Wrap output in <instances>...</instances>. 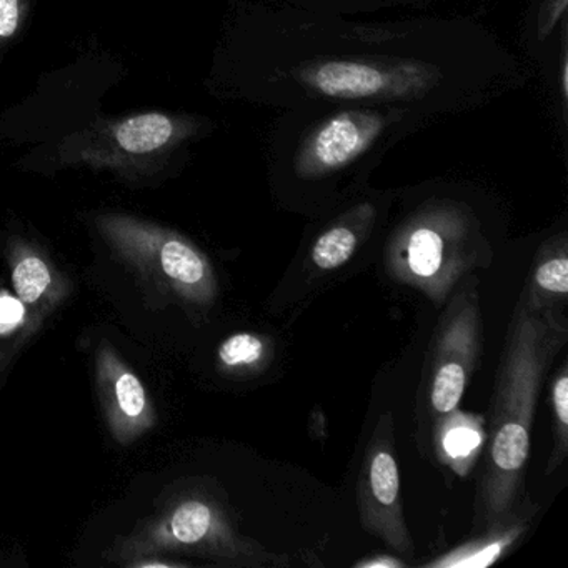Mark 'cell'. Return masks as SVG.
Segmentation results:
<instances>
[{"mask_svg": "<svg viewBox=\"0 0 568 568\" xmlns=\"http://www.w3.org/2000/svg\"><path fill=\"white\" fill-rule=\"evenodd\" d=\"M241 94L294 111L388 105L434 119L521 81L517 59L470 19L352 21L255 0L245 16Z\"/></svg>", "mask_w": 568, "mask_h": 568, "instance_id": "obj_1", "label": "cell"}, {"mask_svg": "<svg viewBox=\"0 0 568 568\" xmlns=\"http://www.w3.org/2000/svg\"><path fill=\"white\" fill-rule=\"evenodd\" d=\"M567 342L564 312L537 311L520 294L491 394L487 457L477 497L478 520L485 527L504 518L520 500L538 395L548 368Z\"/></svg>", "mask_w": 568, "mask_h": 568, "instance_id": "obj_2", "label": "cell"}, {"mask_svg": "<svg viewBox=\"0 0 568 568\" xmlns=\"http://www.w3.org/2000/svg\"><path fill=\"white\" fill-rule=\"evenodd\" d=\"M272 138L275 168L302 184L367 169L430 118L388 105H315L285 111Z\"/></svg>", "mask_w": 568, "mask_h": 568, "instance_id": "obj_3", "label": "cell"}, {"mask_svg": "<svg viewBox=\"0 0 568 568\" xmlns=\"http://www.w3.org/2000/svg\"><path fill=\"white\" fill-rule=\"evenodd\" d=\"M494 251L470 205L430 201L392 234L385 267L398 284L427 295L437 307L475 268L488 267Z\"/></svg>", "mask_w": 568, "mask_h": 568, "instance_id": "obj_4", "label": "cell"}, {"mask_svg": "<svg viewBox=\"0 0 568 568\" xmlns=\"http://www.w3.org/2000/svg\"><path fill=\"white\" fill-rule=\"evenodd\" d=\"M95 227L119 257L162 291L204 307L217 297L211 258L179 232L124 214L99 215Z\"/></svg>", "mask_w": 568, "mask_h": 568, "instance_id": "obj_5", "label": "cell"}, {"mask_svg": "<svg viewBox=\"0 0 568 568\" xmlns=\"http://www.w3.org/2000/svg\"><path fill=\"white\" fill-rule=\"evenodd\" d=\"M199 131L185 115L144 112L102 122L68 139L61 155L71 164L105 169L125 178L151 174Z\"/></svg>", "mask_w": 568, "mask_h": 568, "instance_id": "obj_6", "label": "cell"}, {"mask_svg": "<svg viewBox=\"0 0 568 568\" xmlns=\"http://www.w3.org/2000/svg\"><path fill=\"white\" fill-rule=\"evenodd\" d=\"M435 334L430 371V405L435 415L460 407L481 352L478 284L474 275L462 278L447 298Z\"/></svg>", "mask_w": 568, "mask_h": 568, "instance_id": "obj_7", "label": "cell"}, {"mask_svg": "<svg viewBox=\"0 0 568 568\" xmlns=\"http://www.w3.org/2000/svg\"><path fill=\"white\" fill-rule=\"evenodd\" d=\"M138 545L141 550L185 548L222 564L245 567L285 564L282 555L272 554L257 540L239 534L217 505L201 498L181 501Z\"/></svg>", "mask_w": 568, "mask_h": 568, "instance_id": "obj_8", "label": "cell"}, {"mask_svg": "<svg viewBox=\"0 0 568 568\" xmlns=\"http://www.w3.org/2000/svg\"><path fill=\"white\" fill-rule=\"evenodd\" d=\"M362 525L402 557H414V541L404 517L400 471L394 444V418L385 412L365 448L358 477Z\"/></svg>", "mask_w": 568, "mask_h": 568, "instance_id": "obj_9", "label": "cell"}, {"mask_svg": "<svg viewBox=\"0 0 568 568\" xmlns=\"http://www.w3.org/2000/svg\"><path fill=\"white\" fill-rule=\"evenodd\" d=\"M98 381L109 427L119 444H131L155 425V412L138 375L111 345L99 352Z\"/></svg>", "mask_w": 568, "mask_h": 568, "instance_id": "obj_10", "label": "cell"}, {"mask_svg": "<svg viewBox=\"0 0 568 568\" xmlns=\"http://www.w3.org/2000/svg\"><path fill=\"white\" fill-rule=\"evenodd\" d=\"M537 505L525 500L515 505L504 518L487 525L471 540L457 545L440 557L425 564L427 568H485L497 564L524 537Z\"/></svg>", "mask_w": 568, "mask_h": 568, "instance_id": "obj_11", "label": "cell"}, {"mask_svg": "<svg viewBox=\"0 0 568 568\" xmlns=\"http://www.w3.org/2000/svg\"><path fill=\"white\" fill-rule=\"evenodd\" d=\"M432 440L438 464L450 468L457 477H468L487 444L485 418L460 407L435 415Z\"/></svg>", "mask_w": 568, "mask_h": 568, "instance_id": "obj_12", "label": "cell"}, {"mask_svg": "<svg viewBox=\"0 0 568 568\" xmlns=\"http://www.w3.org/2000/svg\"><path fill=\"white\" fill-rule=\"evenodd\" d=\"M377 219V209L372 202H361L338 215L317 239L311 248V262L322 272L335 271L347 264L357 254L365 239L371 235Z\"/></svg>", "mask_w": 568, "mask_h": 568, "instance_id": "obj_13", "label": "cell"}, {"mask_svg": "<svg viewBox=\"0 0 568 568\" xmlns=\"http://www.w3.org/2000/svg\"><path fill=\"white\" fill-rule=\"evenodd\" d=\"M521 295L537 311H565L568 297V242L565 232L541 245Z\"/></svg>", "mask_w": 568, "mask_h": 568, "instance_id": "obj_14", "label": "cell"}, {"mask_svg": "<svg viewBox=\"0 0 568 568\" xmlns=\"http://www.w3.org/2000/svg\"><path fill=\"white\" fill-rule=\"evenodd\" d=\"M272 344L268 338L252 332H239L222 342L217 358L222 371L232 374L261 372L271 361Z\"/></svg>", "mask_w": 568, "mask_h": 568, "instance_id": "obj_15", "label": "cell"}, {"mask_svg": "<svg viewBox=\"0 0 568 568\" xmlns=\"http://www.w3.org/2000/svg\"><path fill=\"white\" fill-rule=\"evenodd\" d=\"M268 2L337 16L372 14V12L398 8L424 9L428 6V0H268Z\"/></svg>", "mask_w": 568, "mask_h": 568, "instance_id": "obj_16", "label": "cell"}, {"mask_svg": "<svg viewBox=\"0 0 568 568\" xmlns=\"http://www.w3.org/2000/svg\"><path fill=\"white\" fill-rule=\"evenodd\" d=\"M16 294L26 305H34L51 291L52 272L44 258L36 252L22 248L12 267Z\"/></svg>", "mask_w": 568, "mask_h": 568, "instance_id": "obj_17", "label": "cell"}, {"mask_svg": "<svg viewBox=\"0 0 568 568\" xmlns=\"http://www.w3.org/2000/svg\"><path fill=\"white\" fill-rule=\"evenodd\" d=\"M551 415H554V447L548 458L547 470L550 475L560 467L568 452V364L561 362L554 382H551Z\"/></svg>", "mask_w": 568, "mask_h": 568, "instance_id": "obj_18", "label": "cell"}, {"mask_svg": "<svg viewBox=\"0 0 568 568\" xmlns=\"http://www.w3.org/2000/svg\"><path fill=\"white\" fill-rule=\"evenodd\" d=\"M28 14L29 0H0V49L22 31Z\"/></svg>", "mask_w": 568, "mask_h": 568, "instance_id": "obj_19", "label": "cell"}, {"mask_svg": "<svg viewBox=\"0 0 568 568\" xmlns=\"http://www.w3.org/2000/svg\"><path fill=\"white\" fill-rule=\"evenodd\" d=\"M26 304L21 298L0 292V335L11 334L24 324Z\"/></svg>", "mask_w": 568, "mask_h": 568, "instance_id": "obj_20", "label": "cell"}, {"mask_svg": "<svg viewBox=\"0 0 568 568\" xmlns=\"http://www.w3.org/2000/svg\"><path fill=\"white\" fill-rule=\"evenodd\" d=\"M568 0H547L538 16V41H545L567 11Z\"/></svg>", "mask_w": 568, "mask_h": 568, "instance_id": "obj_21", "label": "cell"}, {"mask_svg": "<svg viewBox=\"0 0 568 568\" xmlns=\"http://www.w3.org/2000/svg\"><path fill=\"white\" fill-rule=\"evenodd\" d=\"M357 568H404L407 567L404 560L394 557V555H374L371 558H364V560L355 564Z\"/></svg>", "mask_w": 568, "mask_h": 568, "instance_id": "obj_22", "label": "cell"}]
</instances>
